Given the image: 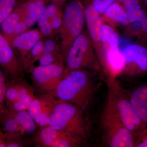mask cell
Segmentation results:
<instances>
[{"instance_id": "cell-11", "label": "cell", "mask_w": 147, "mask_h": 147, "mask_svg": "<svg viewBox=\"0 0 147 147\" xmlns=\"http://www.w3.org/2000/svg\"><path fill=\"white\" fill-rule=\"evenodd\" d=\"M0 65L12 79L22 77L24 64L2 34H0Z\"/></svg>"}, {"instance_id": "cell-23", "label": "cell", "mask_w": 147, "mask_h": 147, "mask_svg": "<svg viewBox=\"0 0 147 147\" xmlns=\"http://www.w3.org/2000/svg\"><path fill=\"white\" fill-rule=\"evenodd\" d=\"M115 0H94L92 5L95 10L98 13H102L105 12L106 9L112 4L115 2Z\"/></svg>"}, {"instance_id": "cell-7", "label": "cell", "mask_w": 147, "mask_h": 147, "mask_svg": "<svg viewBox=\"0 0 147 147\" xmlns=\"http://www.w3.org/2000/svg\"><path fill=\"white\" fill-rule=\"evenodd\" d=\"M0 113L2 131L7 136L21 139L36 130L37 125L28 111H16L6 107Z\"/></svg>"}, {"instance_id": "cell-20", "label": "cell", "mask_w": 147, "mask_h": 147, "mask_svg": "<svg viewBox=\"0 0 147 147\" xmlns=\"http://www.w3.org/2000/svg\"><path fill=\"white\" fill-rule=\"evenodd\" d=\"M59 5L53 3L47 5L42 15L38 21V25L40 28L50 22L52 19L60 10Z\"/></svg>"}, {"instance_id": "cell-33", "label": "cell", "mask_w": 147, "mask_h": 147, "mask_svg": "<svg viewBox=\"0 0 147 147\" xmlns=\"http://www.w3.org/2000/svg\"><path fill=\"white\" fill-rule=\"evenodd\" d=\"M53 3L57 4L60 5V0H50Z\"/></svg>"}, {"instance_id": "cell-26", "label": "cell", "mask_w": 147, "mask_h": 147, "mask_svg": "<svg viewBox=\"0 0 147 147\" xmlns=\"http://www.w3.org/2000/svg\"><path fill=\"white\" fill-rule=\"evenodd\" d=\"M135 147H147V129L137 135Z\"/></svg>"}, {"instance_id": "cell-5", "label": "cell", "mask_w": 147, "mask_h": 147, "mask_svg": "<svg viewBox=\"0 0 147 147\" xmlns=\"http://www.w3.org/2000/svg\"><path fill=\"white\" fill-rule=\"evenodd\" d=\"M65 70L97 68L89 34L82 32L63 58Z\"/></svg>"}, {"instance_id": "cell-12", "label": "cell", "mask_w": 147, "mask_h": 147, "mask_svg": "<svg viewBox=\"0 0 147 147\" xmlns=\"http://www.w3.org/2000/svg\"><path fill=\"white\" fill-rule=\"evenodd\" d=\"M57 100L50 94H40L32 102L28 111L40 128L48 126L49 118Z\"/></svg>"}, {"instance_id": "cell-25", "label": "cell", "mask_w": 147, "mask_h": 147, "mask_svg": "<svg viewBox=\"0 0 147 147\" xmlns=\"http://www.w3.org/2000/svg\"><path fill=\"white\" fill-rule=\"evenodd\" d=\"M114 32L113 28L105 25H102L100 28V39L103 42H108Z\"/></svg>"}, {"instance_id": "cell-6", "label": "cell", "mask_w": 147, "mask_h": 147, "mask_svg": "<svg viewBox=\"0 0 147 147\" xmlns=\"http://www.w3.org/2000/svg\"><path fill=\"white\" fill-rule=\"evenodd\" d=\"M101 124L104 143L110 147H135L136 135L115 116L103 110Z\"/></svg>"}, {"instance_id": "cell-21", "label": "cell", "mask_w": 147, "mask_h": 147, "mask_svg": "<svg viewBox=\"0 0 147 147\" xmlns=\"http://www.w3.org/2000/svg\"><path fill=\"white\" fill-rule=\"evenodd\" d=\"M16 0L0 1V23H1L13 11Z\"/></svg>"}, {"instance_id": "cell-24", "label": "cell", "mask_w": 147, "mask_h": 147, "mask_svg": "<svg viewBox=\"0 0 147 147\" xmlns=\"http://www.w3.org/2000/svg\"><path fill=\"white\" fill-rule=\"evenodd\" d=\"M28 28V27L27 26L26 22L25 21L21 20L18 22V24L16 25L12 34L7 38H5L7 40L8 42H9L15 37L26 31Z\"/></svg>"}, {"instance_id": "cell-27", "label": "cell", "mask_w": 147, "mask_h": 147, "mask_svg": "<svg viewBox=\"0 0 147 147\" xmlns=\"http://www.w3.org/2000/svg\"><path fill=\"white\" fill-rule=\"evenodd\" d=\"M62 21L63 18H62L61 13L60 10L50 21L53 28V31L60 28L62 23Z\"/></svg>"}, {"instance_id": "cell-3", "label": "cell", "mask_w": 147, "mask_h": 147, "mask_svg": "<svg viewBox=\"0 0 147 147\" xmlns=\"http://www.w3.org/2000/svg\"><path fill=\"white\" fill-rule=\"evenodd\" d=\"M84 112L76 105L57 99L49 118L48 126L83 140L88 136L89 129Z\"/></svg>"}, {"instance_id": "cell-34", "label": "cell", "mask_w": 147, "mask_h": 147, "mask_svg": "<svg viewBox=\"0 0 147 147\" xmlns=\"http://www.w3.org/2000/svg\"><path fill=\"white\" fill-rule=\"evenodd\" d=\"M117 1H118L119 2H124V0H117Z\"/></svg>"}, {"instance_id": "cell-8", "label": "cell", "mask_w": 147, "mask_h": 147, "mask_svg": "<svg viewBox=\"0 0 147 147\" xmlns=\"http://www.w3.org/2000/svg\"><path fill=\"white\" fill-rule=\"evenodd\" d=\"M34 89L21 77L7 82L6 107L16 111H28L35 98Z\"/></svg>"}, {"instance_id": "cell-30", "label": "cell", "mask_w": 147, "mask_h": 147, "mask_svg": "<svg viewBox=\"0 0 147 147\" xmlns=\"http://www.w3.org/2000/svg\"><path fill=\"white\" fill-rule=\"evenodd\" d=\"M40 31L42 36H47L50 35L53 32V29L50 22H47L45 25L40 27Z\"/></svg>"}, {"instance_id": "cell-31", "label": "cell", "mask_w": 147, "mask_h": 147, "mask_svg": "<svg viewBox=\"0 0 147 147\" xmlns=\"http://www.w3.org/2000/svg\"><path fill=\"white\" fill-rule=\"evenodd\" d=\"M108 42L110 45V49L117 48L119 45V37L118 34L114 32L110 37Z\"/></svg>"}, {"instance_id": "cell-18", "label": "cell", "mask_w": 147, "mask_h": 147, "mask_svg": "<svg viewBox=\"0 0 147 147\" xmlns=\"http://www.w3.org/2000/svg\"><path fill=\"white\" fill-rule=\"evenodd\" d=\"M147 17L146 11L143 9L138 8L127 10L121 23L123 26H126L129 24L136 21L140 23Z\"/></svg>"}, {"instance_id": "cell-10", "label": "cell", "mask_w": 147, "mask_h": 147, "mask_svg": "<svg viewBox=\"0 0 147 147\" xmlns=\"http://www.w3.org/2000/svg\"><path fill=\"white\" fill-rule=\"evenodd\" d=\"M82 141L70 133L49 126L40 128L34 137L36 147H77L80 146Z\"/></svg>"}, {"instance_id": "cell-22", "label": "cell", "mask_w": 147, "mask_h": 147, "mask_svg": "<svg viewBox=\"0 0 147 147\" xmlns=\"http://www.w3.org/2000/svg\"><path fill=\"white\" fill-rule=\"evenodd\" d=\"M7 81L5 74L3 71H0V112L4 110L6 107L5 98Z\"/></svg>"}, {"instance_id": "cell-1", "label": "cell", "mask_w": 147, "mask_h": 147, "mask_svg": "<svg viewBox=\"0 0 147 147\" xmlns=\"http://www.w3.org/2000/svg\"><path fill=\"white\" fill-rule=\"evenodd\" d=\"M97 88V84L88 71L65 70L57 87L48 93L57 99L78 106L85 112L90 107Z\"/></svg>"}, {"instance_id": "cell-29", "label": "cell", "mask_w": 147, "mask_h": 147, "mask_svg": "<svg viewBox=\"0 0 147 147\" xmlns=\"http://www.w3.org/2000/svg\"><path fill=\"white\" fill-rule=\"evenodd\" d=\"M141 0H124L123 3L125 7L127 10L141 8Z\"/></svg>"}, {"instance_id": "cell-2", "label": "cell", "mask_w": 147, "mask_h": 147, "mask_svg": "<svg viewBox=\"0 0 147 147\" xmlns=\"http://www.w3.org/2000/svg\"><path fill=\"white\" fill-rule=\"evenodd\" d=\"M108 97L104 110L119 120L127 128L137 136L146 129L131 105L129 94L115 78L107 81Z\"/></svg>"}, {"instance_id": "cell-13", "label": "cell", "mask_w": 147, "mask_h": 147, "mask_svg": "<svg viewBox=\"0 0 147 147\" xmlns=\"http://www.w3.org/2000/svg\"><path fill=\"white\" fill-rule=\"evenodd\" d=\"M42 36L38 29L27 30L19 34L8 42L13 48H15L20 53V57L25 70L28 61L29 54L36 43Z\"/></svg>"}, {"instance_id": "cell-14", "label": "cell", "mask_w": 147, "mask_h": 147, "mask_svg": "<svg viewBox=\"0 0 147 147\" xmlns=\"http://www.w3.org/2000/svg\"><path fill=\"white\" fill-rule=\"evenodd\" d=\"M126 65H134V75H142L147 73V49L137 45H129L122 52Z\"/></svg>"}, {"instance_id": "cell-35", "label": "cell", "mask_w": 147, "mask_h": 147, "mask_svg": "<svg viewBox=\"0 0 147 147\" xmlns=\"http://www.w3.org/2000/svg\"><path fill=\"white\" fill-rule=\"evenodd\" d=\"M144 2L145 3H146V5L147 6V0H144Z\"/></svg>"}, {"instance_id": "cell-28", "label": "cell", "mask_w": 147, "mask_h": 147, "mask_svg": "<svg viewBox=\"0 0 147 147\" xmlns=\"http://www.w3.org/2000/svg\"><path fill=\"white\" fill-rule=\"evenodd\" d=\"M59 50H57L55 42L51 39L47 40L44 43V51L43 53H53L57 52Z\"/></svg>"}, {"instance_id": "cell-32", "label": "cell", "mask_w": 147, "mask_h": 147, "mask_svg": "<svg viewBox=\"0 0 147 147\" xmlns=\"http://www.w3.org/2000/svg\"><path fill=\"white\" fill-rule=\"evenodd\" d=\"M141 27L142 31L144 32L145 34H147V17L146 18L142 20L141 22Z\"/></svg>"}, {"instance_id": "cell-17", "label": "cell", "mask_w": 147, "mask_h": 147, "mask_svg": "<svg viewBox=\"0 0 147 147\" xmlns=\"http://www.w3.org/2000/svg\"><path fill=\"white\" fill-rule=\"evenodd\" d=\"M21 20V14L16 9L1 23L2 34L5 38H7L12 34L16 25Z\"/></svg>"}, {"instance_id": "cell-4", "label": "cell", "mask_w": 147, "mask_h": 147, "mask_svg": "<svg viewBox=\"0 0 147 147\" xmlns=\"http://www.w3.org/2000/svg\"><path fill=\"white\" fill-rule=\"evenodd\" d=\"M85 19V9L81 2L79 0L70 1L65 9L59 29L60 53L63 59L75 40L82 33Z\"/></svg>"}, {"instance_id": "cell-9", "label": "cell", "mask_w": 147, "mask_h": 147, "mask_svg": "<svg viewBox=\"0 0 147 147\" xmlns=\"http://www.w3.org/2000/svg\"><path fill=\"white\" fill-rule=\"evenodd\" d=\"M65 70L64 63L36 67L30 72L33 84L41 94L48 93L57 87Z\"/></svg>"}, {"instance_id": "cell-16", "label": "cell", "mask_w": 147, "mask_h": 147, "mask_svg": "<svg viewBox=\"0 0 147 147\" xmlns=\"http://www.w3.org/2000/svg\"><path fill=\"white\" fill-rule=\"evenodd\" d=\"M85 18L91 39L97 46L100 39L101 22L99 13L95 10L92 4L88 5L85 9Z\"/></svg>"}, {"instance_id": "cell-19", "label": "cell", "mask_w": 147, "mask_h": 147, "mask_svg": "<svg viewBox=\"0 0 147 147\" xmlns=\"http://www.w3.org/2000/svg\"><path fill=\"white\" fill-rule=\"evenodd\" d=\"M125 9L118 3L114 2L104 12L106 17L117 22H121L126 12Z\"/></svg>"}, {"instance_id": "cell-15", "label": "cell", "mask_w": 147, "mask_h": 147, "mask_svg": "<svg viewBox=\"0 0 147 147\" xmlns=\"http://www.w3.org/2000/svg\"><path fill=\"white\" fill-rule=\"evenodd\" d=\"M129 94L134 111L147 128V84L137 87Z\"/></svg>"}]
</instances>
